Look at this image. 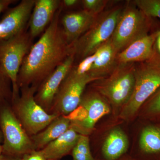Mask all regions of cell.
<instances>
[{"label": "cell", "instance_id": "cell-1", "mask_svg": "<svg viewBox=\"0 0 160 160\" xmlns=\"http://www.w3.org/2000/svg\"><path fill=\"white\" fill-rule=\"evenodd\" d=\"M61 7L38 42L33 44L24 59L18 77L19 89L38 87L72 53L60 25Z\"/></svg>", "mask_w": 160, "mask_h": 160}, {"label": "cell", "instance_id": "cell-2", "mask_svg": "<svg viewBox=\"0 0 160 160\" xmlns=\"http://www.w3.org/2000/svg\"><path fill=\"white\" fill-rule=\"evenodd\" d=\"M123 9L116 6L98 16L89 30L71 46L75 61L90 56L111 38Z\"/></svg>", "mask_w": 160, "mask_h": 160}, {"label": "cell", "instance_id": "cell-3", "mask_svg": "<svg viewBox=\"0 0 160 160\" xmlns=\"http://www.w3.org/2000/svg\"><path fill=\"white\" fill-rule=\"evenodd\" d=\"M160 87V63L152 59L135 67L134 89L131 97L122 108L120 117L131 118Z\"/></svg>", "mask_w": 160, "mask_h": 160}, {"label": "cell", "instance_id": "cell-4", "mask_svg": "<svg viewBox=\"0 0 160 160\" xmlns=\"http://www.w3.org/2000/svg\"><path fill=\"white\" fill-rule=\"evenodd\" d=\"M38 88L25 86L20 89V94L12 101V109L23 128L29 136L42 131L59 116L49 113L36 102Z\"/></svg>", "mask_w": 160, "mask_h": 160}, {"label": "cell", "instance_id": "cell-5", "mask_svg": "<svg viewBox=\"0 0 160 160\" xmlns=\"http://www.w3.org/2000/svg\"><path fill=\"white\" fill-rule=\"evenodd\" d=\"M152 18L144 13L135 4L128 3L123 9L111 38L118 53L135 40L149 34Z\"/></svg>", "mask_w": 160, "mask_h": 160}, {"label": "cell", "instance_id": "cell-6", "mask_svg": "<svg viewBox=\"0 0 160 160\" xmlns=\"http://www.w3.org/2000/svg\"><path fill=\"white\" fill-rule=\"evenodd\" d=\"M98 80L90 73L80 71L74 64L61 84L49 113L59 116L70 114L79 105L87 85Z\"/></svg>", "mask_w": 160, "mask_h": 160}, {"label": "cell", "instance_id": "cell-7", "mask_svg": "<svg viewBox=\"0 0 160 160\" xmlns=\"http://www.w3.org/2000/svg\"><path fill=\"white\" fill-rule=\"evenodd\" d=\"M32 40L26 30L9 39L0 41V71L11 81L12 101L19 95L18 75L24 59L33 45Z\"/></svg>", "mask_w": 160, "mask_h": 160}, {"label": "cell", "instance_id": "cell-8", "mask_svg": "<svg viewBox=\"0 0 160 160\" xmlns=\"http://www.w3.org/2000/svg\"><path fill=\"white\" fill-rule=\"evenodd\" d=\"M0 129L2 135V153L20 158L36 150L31 137L23 128L12 109L11 105L0 109Z\"/></svg>", "mask_w": 160, "mask_h": 160}, {"label": "cell", "instance_id": "cell-9", "mask_svg": "<svg viewBox=\"0 0 160 160\" xmlns=\"http://www.w3.org/2000/svg\"><path fill=\"white\" fill-rule=\"evenodd\" d=\"M135 63L118 64L107 77L96 86L99 93L115 108L124 107L131 97L135 83Z\"/></svg>", "mask_w": 160, "mask_h": 160}, {"label": "cell", "instance_id": "cell-10", "mask_svg": "<svg viewBox=\"0 0 160 160\" xmlns=\"http://www.w3.org/2000/svg\"><path fill=\"white\" fill-rule=\"evenodd\" d=\"M109 112V104L99 93L90 91L84 92L77 108L66 116L70 127L80 135L89 136L97 123Z\"/></svg>", "mask_w": 160, "mask_h": 160}, {"label": "cell", "instance_id": "cell-11", "mask_svg": "<svg viewBox=\"0 0 160 160\" xmlns=\"http://www.w3.org/2000/svg\"><path fill=\"white\" fill-rule=\"evenodd\" d=\"M75 62L74 54L72 52L71 54L38 87L35 100L47 112L49 113L55 97L63 80L74 66Z\"/></svg>", "mask_w": 160, "mask_h": 160}, {"label": "cell", "instance_id": "cell-12", "mask_svg": "<svg viewBox=\"0 0 160 160\" xmlns=\"http://www.w3.org/2000/svg\"><path fill=\"white\" fill-rule=\"evenodd\" d=\"M35 0H22L0 20V41L9 39L26 30Z\"/></svg>", "mask_w": 160, "mask_h": 160}, {"label": "cell", "instance_id": "cell-13", "mask_svg": "<svg viewBox=\"0 0 160 160\" xmlns=\"http://www.w3.org/2000/svg\"><path fill=\"white\" fill-rule=\"evenodd\" d=\"M98 16L84 9L64 15L60 22L67 43L71 46L75 42L89 30Z\"/></svg>", "mask_w": 160, "mask_h": 160}, {"label": "cell", "instance_id": "cell-14", "mask_svg": "<svg viewBox=\"0 0 160 160\" xmlns=\"http://www.w3.org/2000/svg\"><path fill=\"white\" fill-rule=\"evenodd\" d=\"M160 29L135 40L117 55L118 64L142 62L151 58L153 46Z\"/></svg>", "mask_w": 160, "mask_h": 160}, {"label": "cell", "instance_id": "cell-15", "mask_svg": "<svg viewBox=\"0 0 160 160\" xmlns=\"http://www.w3.org/2000/svg\"><path fill=\"white\" fill-rule=\"evenodd\" d=\"M60 0H35L29 21V34L34 38L46 30L61 7Z\"/></svg>", "mask_w": 160, "mask_h": 160}, {"label": "cell", "instance_id": "cell-16", "mask_svg": "<svg viewBox=\"0 0 160 160\" xmlns=\"http://www.w3.org/2000/svg\"><path fill=\"white\" fill-rule=\"evenodd\" d=\"M118 54L110 38L95 52L94 62L89 73L98 80L107 77L118 65Z\"/></svg>", "mask_w": 160, "mask_h": 160}, {"label": "cell", "instance_id": "cell-17", "mask_svg": "<svg viewBox=\"0 0 160 160\" xmlns=\"http://www.w3.org/2000/svg\"><path fill=\"white\" fill-rule=\"evenodd\" d=\"M80 136L70 127L65 133L40 150L47 160L60 159L72 152Z\"/></svg>", "mask_w": 160, "mask_h": 160}, {"label": "cell", "instance_id": "cell-18", "mask_svg": "<svg viewBox=\"0 0 160 160\" xmlns=\"http://www.w3.org/2000/svg\"><path fill=\"white\" fill-rule=\"evenodd\" d=\"M70 121L67 117H58L42 131L31 137L35 150L42 149L65 133L70 128Z\"/></svg>", "mask_w": 160, "mask_h": 160}, {"label": "cell", "instance_id": "cell-19", "mask_svg": "<svg viewBox=\"0 0 160 160\" xmlns=\"http://www.w3.org/2000/svg\"><path fill=\"white\" fill-rule=\"evenodd\" d=\"M129 146L127 136L119 128L112 129L106 137L102 152L106 160H118L126 153Z\"/></svg>", "mask_w": 160, "mask_h": 160}, {"label": "cell", "instance_id": "cell-20", "mask_svg": "<svg viewBox=\"0 0 160 160\" xmlns=\"http://www.w3.org/2000/svg\"><path fill=\"white\" fill-rule=\"evenodd\" d=\"M139 147L146 156L160 160L159 125H149L143 128L140 135Z\"/></svg>", "mask_w": 160, "mask_h": 160}, {"label": "cell", "instance_id": "cell-21", "mask_svg": "<svg viewBox=\"0 0 160 160\" xmlns=\"http://www.w3.org/2000/svg\"><path fill=\"white\" fill-rule=\"evenodd\" d=\"M71 153L73 160H95L92 154L89 136L80 135Z\"/></svg>", "mask_w": 160, "mask_h": 160}, {"label": "cell", "instance_id": "cell-22", "mask_svg": "<svg viewBox=\"0 0 160 160\" xmlns=\"http://www.w3.org/2000/svg\"><path fill=\"white\" fill-rule=\"evenodd\" d=\"M12 85L8 77L0 71V109L3 106L11 105L12 102Z\"/></svg>", "mask_w": 160, "mask_h": 160}, {"label": "cell", "instance_id": "cell-23", "mask_svg": "<svg viewBox=\"0 0 160 160\" xmlns=\"http://www.w3.org/2000/svg\"><path fill=\"white\" fill-rule=\"evenodd\" d=\"M144 105V114L146 118H160V87Z\"/></svg>", "mask_w": 160, "mask_h": 160}, {"label": "cell", "instance_id": "cell-24", "mask_svg": "<svg viewBox=\"0 0 160 160\" xmlns=\"http://www.w3.org/2000/svg\"><path fill=\"white\" fill-rule=\"evenodd\" d=\"M134 3L146 15L160 19V0H136Z\"/></svg>", "mask_w": 160, "mask_h": 160}, {"label": "cell", "instance_id": "cell-25", "mask_svg": "<svg viewBox=\"0 0 160 160\" xmlns=\"http://www.w3.org/2000/svg\"><path fill=\"white\" fill-rule=\"evenodd\" d=\"M108 1L106 0H82L81 4L83 9L90 13L98 16L105 9Z\"/></svg>", "mask_w": 160, "mask_h": 160}, {"label": "cell", "instance_id": "cell-26", "mask_svg": "<svg viewBox=\"0 0 160 160\" xmlns=\"http://www.w3.org/2000/svg\"><path fill=\"white\" fill-rule=\"evenodd\" d=\"M20 160H47L41 150L33 151L24 155Z\"/></svg>", "mask_w": 160, "mask_h": 160}, {"label": "cell", "instance_id": "cell-27", "mask_svg": "<svg viewBox=\"0 0 160 160\" xmlns=\"http://www.w3.org/2000/svg\"><path fill=\"white\" fill-rule=\"evenodd\" d=\"M151 59L160 63V30L155 41L153 55Z\"/></svg>", "mask_w": 160, "mask_h": 160}, {"label": "cell", "instance_id": "cell-28", "mask_svg": "<svg viewBox=\"0 0 160 160\" xmlns=\"http://www.w3.org/2000/svg\"><path fill=\"white\" fill-rule=\"evenodd\" d=\"M81 2V1L78 0H63L61 1V7L62 10L64 8H71L77 6Z\"/></svg>", "mask_w": 160, "mask_h": 160}, {"label": "cell", "instance_id": "cell-29", "mask_svg": "<svg viewBox=\"0 0 160 160\" xmlns=\"http://www.w3.org/2000/svg\"><path fill=\"white\" fill-rule=\"evenodd\" d=\"M14 0H0V13L6 10L9 5L14 3Z\"/></svg>", "mask_w": 160, "mask_h": 160}, {"label": "cell", "instance_id": "cell-30", "mask_svg": "<svg viewBox=\"0 0 160 160\" xmlns=\"http://www.w3.org/2000/svg\"><path fill=\"white\" fill-rule=\"evenodd\" d=\"M18 158L11 157L3 153L0 155V160H18Z\"/></svg>", "mask_w": 160, "mask_h": 160}, {"label": "cell", "instance_id": "cell-31", "mask_svg": "<svg viewBox=\"0 0 160 160\" xmlns=\"http://www.w3.org/2000/svg\"><path fill=\"white\" fill-rule=\"evenodd\" d=\"M118 160H135L134 159H133L131 158H128V157H126V158H122L119 159Z\"/></svg>", "mask_w": 160, "mask_h": 160}, {"label": "cell", "instance_id": "cell-32", "mask_svg": "<svg viewBox=\"0 0 160 160\" xmlns=\"http://www.w3.org/2000/svg\"><path fill=\"white\" fill-rule=\"evenodd\" d=\"M2 132L0 129V143L2 142Z\"/></svg>", "mask_w": 160, "mask_h": 160}, {"label": "cell", "instance_id": "cell-33", "mask_svg": "<svg viewBox=\"0 0 160 160\" xmlns=\"http://www.w3.org/2000/svg\"><path fill=\"white\" fill-rule=\"evenodd\" d=\"M3 152V148L2 146V145L0 144V155L1 154H2Z\"/></svg>", "mask_w": 160, "mask_h": 160}, {"label": "cell", "instance_id": "cell-34", "mask_svg": "<svg viewBox=\"0 0 160 160\" xmlns=\"http://www.w3.org/2000/svg\"><path fill=\"white\" fill-rule=\"evenodd\" d=\"M18 160H20V158L18 159Z\"/></svg>", "mask_w": 160, "mask_h": 160}, {"label": "cell", "instance_id": "cell-35", "mask_svg": "<svg viewBox=\"0 0 160 160\" xmlns=\"http://www.w3.org/2000/svg\"></svg>", "mask_w": 160, "mask_h": 160}, {"label": "cell", "instance_id": "cell-36", "mask_svg": "<svg viewBox=\"0 0 160 160\" xmlns=\"http://www.w3.org/2000/svg\"></svg>", "mask_w": 160, "mask_h": 160}, {"label": "cell", "instance_id": "cell-37", "mask_svg": "<svg viewBox=\"0 0 160 160\" xmlns=\"http://www.w3.org/2000/svg\"></svg>", "mask_w": 160, "mask_h": 160}]
</instances>
